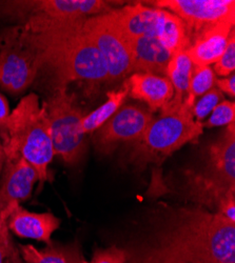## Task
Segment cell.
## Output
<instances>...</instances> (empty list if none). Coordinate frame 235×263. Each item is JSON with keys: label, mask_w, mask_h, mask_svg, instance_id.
I'll use <instances>...</instances> for the list:
<instances>
[{"label": "cell", "mask_w": 235, "mask_h": 263, "mask_svg": "<svg viewBox=\"0 0 235 263\" xmlns=\"http://www.w3.org/2000/svg\"><path fill=\"white\" fill-rule=\"evenodd\" d=\"M132 98L147 104L152 113L168 105L174 95L173 86L165 76L148 73H133L124 81Z\"/></svg>", "instance_id": "cell-16"}, {"label": "cell", "mask_w": 235, "mask_h": 263, "mask_svg": "<svg viewBox=\"0 0 235 263\" xmlns=\"http://www.w3.org/2000/svg\"><path fill=\"white\" fill-rule=\"evenodd\" d=\"M36 53L20 26L0 31V87L12 96L26 93L37 77Z\"/></svg>", "instance_id": "cell-8"}, {"label": "cell", "mask_w": 235, "mask_h": 263, "mask_svg": "<svg viewBox=\"0 0 235 263\" xmlns=\"http://www.w3.org/2000/svg\"><path fill=\"white\" fill-rule=\"evenodd\" d=\"M14 243L10 236V231L7 223L0 227V263H5L7 257L10 255Z\"/></svg>", "instance_id": "cell-27"}, {"label": "cell", "mask_w": 235, "mask_h": 263, "mask_svg": "<svg viewBox=\"0 0 235 263\" xmlns=\"http://www.w3.org/2000/svg\"><path fill=\"white\" fill-rule=\"evenodd\" d=\"M104 15L125 40L142 36L159 38L167 11L137 3L114 9Z\"/></svg>", "instance_id": "cell-12"}, {"label": "cell", "mask_w": 235, "mask_h": 263, "mask_svg": "<svg viewBox=\"0 0 235 263\" xmlns=\"http://www.w3.org/2000/svg\"><path fill=\"white\" fill-rule=\"evenodd\" d=\"M132 56V74L148 73L167 76L172 54L154 36H142L128 39Z\"/></svg>", "instance_id": "cell-17"}, {"label": "cell", "mask_w": 235, "mask_h": 263, "mask_svg": "<svg viewBox=\"0 0 235 263\" xmlns=\"http://www.w3.org/2000/svg\"><path fill=\"white\" fill-rule=\"evenodd\" d=\"M234 25L235 18H230L192 37L186 52L193 64L211 67L216 63L227 48Z\"/></svg>", "instance_id": "cell-14"}, {"label": "cell", "mask_w": 235, "mask_h": 263, "mask_svg": "<svg viewBox=\"0 0 235 263\" xmlns=\"http://www.w3.org/2000/svg\"><path fill=\"white\" fill-rule=\"evenodd\" d=\"M218 213L235 223V195H231L225 199Z\"/></svg>", "instance_id": "cell-29"}, {"label": "cell", "mask_w": 235, "mask_h": 263, "mask_svg": "<svg viewBox=\"0 0 235 263\" xmlns=\"http://www.w3.org/2000/svg\"><path fill=\"white\" fill-rule=\"evenodd\" d=\"M5 223H7V220L2 217V215H0V227H2L3 224H5Z\"/></svg>", "instance_id": "cell-32"}, {"label": "cell", "mask_w": 235, "mask_h": 263, "mask_svg": "<svg viewBox=\"0 0 235 263\" xmlns=\"http://www.w3.org/2000/svg\"><path fill=\"white\" fill-rule=\"evenodd\" d=\"M5 263H25V261L23 260V258H21V256L19 254L18 248H16L14 246V248L12 249L10 255L7 257Z\"/></svg>", "instance_id": "cell-30"}, {"label": "cell", "mask_w": 235, "mask_h": 263, "mask_svg": "<svg viewBox=\"0 0 235 263\" xmlns=\"http://www.w3.org/2000/svg\"><path fill=\"white\" fill-rule=\"evenodd\" d=\"M83 20L23 29L36 53L37 77L51 94L73 82H109L105 63L82 31Z\"/></svg>", "instance_id": "cell-2"}, {"label": "cell", "mask_w": 235, "mask_h": 263, "mask_svg": "<svg viewBox=\"0 0 235 263\" xmlns=\"http://www.w3.org/2000/svg\"><path fill=\"white\" fill-rule=\"evenodd\" d=\"M214 74L220 77H228L235 71V30L231 32L227 48L222 57L214 63Z\"/></svg>", "instance_id": "cell-24"}, {"label": "cell", "mask_w": 235, "mask_h": 263, "mask_svg": "<svg viewBox=\"0 0 235 263\" xmlns=\"http://www.w3.org/2000/svg\"><path fill=\"white\" fill-rule=\"evenodd\" d=\"M19 254L27 263H83L79 243L62 245L51 242L45 249H37L32 245H19Z\"/></svg>", "instance_id": "cell-18"}, {"label": "cell", "mask_w": 235, "mask_h": 263, "mask_svg": "<svg viewBox=\"0 0 235 263\" xmlns=\"http://www.w3.org/2000/svg\"><path fill=\"white\" fill-rule=\"evenodd\" d=\"M154 118L148 107L123 103L118 111L94 133V143L101 154H110L121 143L140 138Z\"/></svg>", "instance_id": "cell-10"}, {"label": "cell", "mask_w": 235, "mask_h": 263, "mask_svg": "<svg viewBox=\"0 0 235 263\" xmlns=\"http://www.w3.org/2000/svg\"><path fill=\"white\" fill-rule=\"evenodd\" d=\"M224 94L216 86L212 87L210 91L204 94L198 100L195 101L193 108H192V114H193L195 120L203 123V120L209 116L213 109L218 106V104L224 100Z\"/></svg>", "instance_id": "cell-22"}, {"label": "cell", "mask_w": 235, "mask_h": 263, "mask_svg": "<svg viewBox=\"0 0 235 263\" xmlns=\"http://www.w3.org/2000/svg\"><path fill=\"white\" fill-rule=\"evenodd\" d=\"M192 108L185 102L177 109L154 117L140 138L130 143L128 162L139 168L161 163L185 144L196 141L204 127L195 120Z\"/></svg>", "instance_id": "cell-5"}, {"label": "cell", "mask_w": 235, "mask_h": 263, "mask_svg": "<svg viewBox=\"0 0 235 263\" xmlns=\"http://www.w3.org/2000/svg\"><path fill=\"white\" fill-rule=\"evenodd\" d=\"M216 75L211 67L208 65H194L193 72L190 79L189 92L186 103L193 107L195 101L204 94L215 86Z\"/></svg>", "instance_id": "cell-21"}, {"label": "cell", "mask_w": 235, "mask_h": 263, "mask_svg": "<svg viewBox=\"0 0 235 263\" xmlns=\"http://www.w3.org/2000/svg\"><path fill=\"white\" fill-rule=\"evenodd\" d=\"M11 109L7 98L0 93V139L3 145L9 140V119Z\"/></svg>", "instance_id": "cell-26"}, {"label": "cell", "mask_w": 235, "mask_h": 263, "mask_svg": "<svg viewBox=\"0 0 235 263\" xmlns=\"http://www.w3.org/2000/svg\"><path fill=\"white\" fill-rule=\"evenodd\" d=\"M82 31L100 53L108 71L109 82L119 81L132 74L129 43L110 24L104 14L84 19Z\"/></svg>", "instance_id": "cell-9"}, {"label": "cell", "mask_w": 235, "mask_h": 263, "mask_svg": "<svg viewBox=\"0 0 235 263\" xmlns=\"http://www.w3.org/2000/svg\"><path fill=\"white\" fill-rule=\"evenodd\" d=\"M118 4L105 0H10L0 2V17L12 21L13 26L34 29L103 15Z\"/></svg>", "instance_id": "cell-6"}, {"label": "cell", "mask_w": 235, "mask_h": 263, "mask_svg": "<svg viewBox=\"0 0 235 263\" xmlns=\"http://www.w3.org/2000/svg\"><path fill=\"white\" fill-rule=\"evenodd\" d=\"M83 263H125V252L115 246L108 249H98L90 261L84 260Z\"/></svg>", "instance_id": "cell-25"}, {"label": "cell", "mask_w": 235, "mask_h": 263, "mask_svg": "<svg viewBox=\"0 0 235 263\" xmlns=\"http://www.w3.org/2000/svg\"><path fill=\"white\" fill-rule=\"evenodd\" d=\"M5 162H6V153H5V148L3 145V141H2V139H0V174H2Z\"/></svg>", "instance_id": "cell-31"}, {"label": "cell", "mask_w": 235, "mask_h": 263, "mask_svg": "<svg viewBox=\"0 0 235 263\" xmlns=\"http://www.w3.org/2000/svg\"><path fill=\"white\" fill-rule=\"evenodd\" d=\"M130 243L125 263H235V223L188 203L160 204Z\"/></svg>", "instance_id": "cell-1"}, {"label": "cell", "mask_w": 235, "mask_h": 263, "mask_svg": "<svg viewBox=\"0 0 235 263\" xmlns=\"http://www.w3.org/2000/svg\"><path fill=\"white\" fill-rule=\"evenodd\" d=\"M128 87L123 82L122 86L118 90L110 91L106 93V100L89 114H85L80 122V130L85 136L93 134L101 125L108 121L124 103L128 95Z\"/></svg>", "instance_id": "cell-20"}, {"label": "cell", "mask_w": 235, "mask_h": 263, "mask_svg": "<svg viewBox=\"0 0 235 263\" xmlns=\"http://www.w3.org/2000/svg\"><path fill=\"white\" fill-rule=\"evenodd\" d=\"M235 118V104L234 101L223 100L218 106L213 109L211 116L205 122H203V127L211 128L216 126L228 125L234 122Z\"/></svg>", "instance_id": "cell-23"}, {"label": "cell", "mask_w": 235, "mask_h": 263, "mask_svg": "<svg viewBox=\"0 0 235 263\" xmlns=\"http://www.w3.org/2000/svg\"><path fill=\"white\" fill-rule=\"evenodd\" d=\"M4 148L6 158L27 160L38 174V191L44 189L55 153L46 106L37 94L24 96L11 111L9 140Z\"/></svg>", "instance_id": "cell-4"}, {"label": "cell", "mask_w": 235, "mask_h": 263, "mask_svg": "<svg viewBox=\"0 0 235 263\" xmlns=\"http://www.w3.org/2000/svg\"><path fill=\"white\" fill-rule=\"evenodd\" d=\"M38 182L36 170L23 157L6 158L0 174V215L8 219L15 204L28 200Z\"/></svg>", "instance_id": "cell-13"}, {"label": "cell", "mask_w": 235, "mask_h": 263, "mask_svg": "<svg viewBox=\"0 0 235 263\" xmlns=\"http://www.w3.org/2000/svg\"><path fill=\"white\" fill-rule=\"evenodd\" d=\"M193 69L194 64L189 58L186 51L177 52L171 58L166 77L173 86L174 95L168 105L162 111H160V113L177 109L186 102L188 98L190 79Z\"/></svg>", "instance_id": "cell-19"}, {"label": "cell", "mask_w": 235, "mask_h": 263, "mask_svg": "<svg viewBox=\"0 0 235 263\" xmlns=\"http://www.w3.org/2000/svg\"><path fill=\"white\" fill-rule=\"evenodd\" d=\"M55 156L70 166L77 165L88 149V138L80 130L85 113L69 89L57 90L44 101Z\"/></svg>", "instance_id": "cell-7"}, {"label": "cell", "mask_w": 235, "mask_h": 263, "mask_svg": "<svg viewBox=\"0 0 235 263\" xmlns=\"http://www.w3.org/2000/svg\"><path fill=\"white\" fill-rule=\"evenodd\" d=\"M171 192L187 203L214 213L226 198L235 195V122L207 146L202 162L182 172Z\"/></svg>", "instance_id": "cell-3"}, {"label": "cell", "mask_w": 235, "mask_h": 263, "mask_svg": "<svg viewBox=\"0 0 235 263\" xmlns=\"http://www.w3.org/2000/svg\"><path fill=\"white\" fill-rule=\"evenodd\" d=\"M144 4L166 10L182 19L190 39L224 20L235 18L234 0H154Z\"/></svg>", "instance_id": "cell-11"}, {"label": "cell", "mask_w": 235, "mask_h": 263, "mask_svg": "<svg viewBox=\"0 0 235 263\" xmlns=\"http://www.w3.org/2000/svg\"><path fill=\"white\" fill-rule=\"evenodd\" d=\"M9 231L26 239L42 241L49 245L52 235L60 227V219L50 212L35 213L15 204L7 219Z\"/></svg>", "instance_id": "cell-15"}, {"label": "cell", "mask_w": 235, "mask_h": 263, "mask_svg": "<svg viewBox=\"0 0 235 263\" xmlns=\"http://www.w3.org/2000/svg\"><path fill=\"white\" fill-rule=\"evenodd\" d=\"M215 86L223 94H226L231 98H234V96H235V76H234V74H232L226 78H222V79L216 78Z\"/></svg>", "instance_id": "cell-28"}]
</instances>
